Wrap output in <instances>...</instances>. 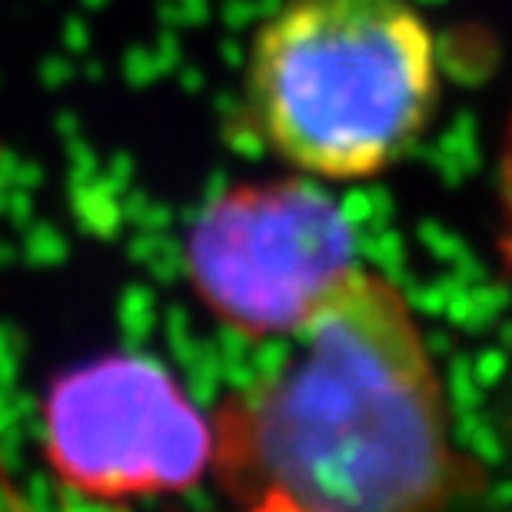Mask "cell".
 <instances>
[{
	"label": "cell",
	"instance_id": "cell-4",
	"mask_svg": "<svg viewBox=\"0 0 512 512\" xmlns=\"http://www.w3.org/2000/svg\"><path fill=\"white\" fill-rule=\"evenodd\" d=\"M210 449V413L150 356H97L50 383L40 403L47 473L87 503L190 493L210 476Z\"/></svg>",
	"mask_w": 512,
	"mask_h": 512
},
{
	"label": "cell",
	"instance_id": "cell-5",
	"mask_svg": "<svg viewBox=\"0 0 512 512\" xmlns=\"http://www.w3.org/2000/svg\"><path fill=\"white\" fill-rule=\"evenodd\" d=\"M499 260L512 273V117L499 157Z\"/></svg>",
	"mask_w": 512,
	"mask_h": 512
},
{
	"label": "cell",
	"instance_id": "cell-1",
	"mask_svg": "<svg viewBox=\"0 0 512 512\" xmlns=\"http://www.w3.org/2000/svg\"><path fill=\"white\" fill-rule=\"evenodd\" d=\"M210 433L213 486L250 512H423L486 489L413 300L363 263L210 409Z\"/></svg>",
	"mask_w": 512,
	"mask_h": 512
},
{
	"label": "cell",
	"instance_id": "cell-2",
	"mask_svg": "<svg viewBox=\"0 0 512 512\" xmlns=\"http://www.w3.org/2000/svg\"><path fill=\"white\" fill-rule=\"evenodd\" d=\"M443 70L413 0H283L247 54V114L283 167L323 183L393 170L436 114Z\"/></svg>",
	"mask_w": 512,
	"mask_h": 512
},
{
	"label": "cell",
	"instance_id": "cell-3",
	"mask_svg": "<svg viewBox=\"0 0 512 512\" xmlns=\"http://www.w3.org/2000/svg\"><path fill=\"white\" fill-rule=\"evenodd\" d=\"M360 263L356 230L323 180H243L190 223L183 266L193 296L243 340H290Z\"/></svg>",
	"mask_w": 512,
	"mask_h": 512
}]
</instances>
